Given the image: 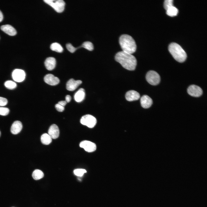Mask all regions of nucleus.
<instances>
[{
    "label": "nucleus",
    "instance_id": "29",
    "mask_svg": "<svg viewBox=\"0 0 207 207\" xmlns=\"http://www.w3.org/2000/svg\"><path fill=\"white\" fill-rule=\"evenodd\" d=\"M7 100L6 98L0 97V106H5L7 104Z\"/></svg>",
    "mask_w": 207,
    "mask_h": 207
},
{
    "label": "nucleus",
    "instance_id": "12",
    "mask_svg": "<svg viewBox=\"0 0 207 207\" xmlns=\"http://www.w3.org/2000/svg\"><path fill=\"white\" fill-rule=\"evenodd\" d=\"M125 97L127 100L132 101L138 100L140 97V95L137 91L131 90L128 91L126 93Z\"/></svg>",
    "mask_w": 207,
    "mask_h": 207
},
{
    "label": "nucleus",
    "instance_id": "8",
    "mask_svg": "<svg viewBox=\"0 0 207 207\" xmlns=\"http://www.w3.org/2000/svg\"><path fill=\"white\" fill-rule=\"evenodd\" d=\"M187 92L190 95L196 97L200 96L203 93L202 89L195 85L190 86L187 89Z\"/></svg>",
    "mask_w": 207,
    "mask_h": 207
},
{
    "label": "nucleus",
    "instance_id": "25",
    "mask_svg": "<svg viewBox=\"0 0 207 207\" xmlns=\"http://www.w3.org/2000/svg\"><path fill=\"white\" fill-rule=\"evenodd\" d=\"M86 172V170L84 169H77L74 170V172L75 175L81 177Z\"/></svg>",
    "mask_w": 207,
    "mask_h": 207
},
{
    "label": "nucleus",
    "instance_id": "19",
    "mask_svg": "<svg viewBox=\"0 0 207 207\" xmlns=\"http://www.w3.org/2000/svg\"><path fill=\"white\" fill-rule=\"evenodd\" d=\"M41 140L42 143L45 145L49 144L52 141V138L48 134L46 133L43 134L41 136Z\"/></svg>",
    "mask_w": 207,
    "mask_h": 207
},
{
    "label": "nucleus",
    "instance_id": "24",
    "mask_svg": "<svg viewBox=\"0 0 207 207\" xmlns=\"http://www.w3.org/2000/svg\"><path fill=\"white\" fill-rule=\"evenodd\" d=\"M81 47H83L90 51H92L94 48L93 43L90 41L84 42Z\"/></svg>",
    "mask_w": 207,
    "mask_h": 207
},
{
    "label": "nucleus",
    "instance_id": "15",
    "mask_svg": "<svg viewBox=\"0 0 207 207\" xmlns=\"http://www.w3.org/2000/svg\"><path fill=\"white\" fill-rule=\"evenodd\" d=\"M1 29L5 33L10 36L15 35L17 33L15 29L10 25H3L1 26Z\"/></svg>",
    "mask_w": 207,
    "mask_h": 207
},
{
    "label": "nucleus",
    "instance_id": "31",
    "mask_svg": "<svg viewBox=\"0 0 207 207\" xmlns=\"http://www.w3.org/2000/svg\"><path fill=\"white\" fill-rule=\"evenodd\" d=\"M67 102L65 101H59L57 103L64 107L67 104Z\"/></svg>",
    "mask_w": 207,
    "mask_h": 207
},
{
    "label": "nucleus",
    "instance_id": "17",
    "mask_svg": "<svg viewBox=\"0 0 207 207\" xmlns=\"http://www.w3.org/2000/svg\"><path fill=\"white\" fill-rule=\"evenodd\" d=\"M56 63L55 59L52 57H47L44 63L46 68L49 70H51L55 68Z\"/></svg>",
    "mask_w": 207,
    "mask_h": 207
},
{
    "label": "nucleus",
    "instance_id": "22",
    "mask_svg": "<svg viewBox=\"0 0 207 207\" xmlns=\"http://www.w3.org/2000/svg\"><path fill=\"white\" fill-rule=\"evenodd\" d=\"M32 176L34 180H38L41 179L43 177L44 174L41 170L36 169L33 172Z\"/></svg>",
    "mask_w": 207,
    "mask_h": 207
},
{
    "label": "nucleus",
    "instance_id": "27",
    "mask_svg": "<svg viewBox=\"0 0 207 207\" xmlns=\"http://www.w3.org/2000/svg\"><path fill=\"white\" fill-rule=\"evenodd\" d=\"M9 110L7 108L0 107V115L2 116H6L9 113Z\"/></svg>",
    "mask_w": 207,
    "mask_h": 207
},
{
    "label": "nucleus",
    "instance_id": "2",
    "mask_svg": "<svg viewBox=\"0 0 207 207\" xmlns=\"http://www.w3.org/2000/svg\"><path fill=\"white\" fill-rule=\"evenodd\" d=\"M119 42L122 51L132 54L136 51L137 46L132 37L127 34H123L120 37Z\"/></svg>",
    "mask_w": 207,
    "mask_h": 207
},
{
    "label": "nucleus",
    "instance_id": "5",
    "mask_svg": "<svg viewBox=\"0 0 207 207\" xmlns=\"http://www.w3.org/2000/svg\"><path fill=\"white\" fill-rule=\"evenodd\" d=\"M146 79L149 84L153 85L158 84L160 80L159 75L153 70H150L147 72L146 75Z\"/></svg>",
    "mask_w": 207,
    "mask_h": 207
},
{
    "label": "nucleus",
    "instance_id": "1",
    "mask_svg": "<svg viewBox=\"0 0 207 207\" xmlns=\"http://www.w3.org/2000/svg\"><path fill=\"white\" fill-rule=\"evenodd\" d=\"M116 60L124 68L130 70H134L137 65V60L131 54L123 51L117 53L115 56Z\"/></svg>",
    "mask_w": 207,
    "mask_h": 207
},
{
    "label": "nucleus",
    "instance_id": "33",
    "mask_svg": "<svg viewBox=\"0 0 207 207\" xmlns=\"http://www.w3.org/2000/svg\"><path fill=\"white\" fill-rule=\"evenodd\" d=\"M3 19V16L0 10V22H1Z\"/></svg>",
    "mask_w": 207,
    "mask_h": 207
},
{
    "label": "nucleus",
    "instance_id": "18",
    "mask_svg": "<svg viewBox=\"0 0 207 207\" xmlns=\"http://www.w3.org/2000/svg\"><path fill=\"white\" fill-rule=\"evenodd\" d=\"M85 97V90L83 88H81L75 93L74 96V98L76 102H80L84 99Z\"/></svg>",
    "mask_w": 207,
    "mask_h": 207
},
{
    "label": "nucleus",
    "instance_id": "32",
    "mask_svg": "<svg viewBox=\"0 0 207 207\" xmlns=\"http://www.w3.org/2000/svg\"><path fill=\"white\" fill-rule=\"evenodd\" d=\"M71 99V97L70 95H66L65 97V101L67 102V103H69L70 102Z\"/></svg>",
    "mask_w": 207,
    "mask_h": 207
},
{
    "label": "nucleus",
    "instance_id": "10",
    "mask_svg": "<svg viewBox=\"0 0 207 207\" xmlns=\"http://www.w3.org/2000/svg\"><path fill=\"white\" fill-rule=\"evenodd\" d=\"M44 80L46 83L52 86L56 85L60 82V80L58 78L50 74H46L45 76Z\"/></svg>",
    "mask_w": 207,
    "mask_h": 207
},
{
    "label": "nucleus",
    "instance_id": "28",
    "mask_svg": "<svg viewBox=\"0 0 207 207\" xmlns=\"http://www.w3.org/2000/svg\"><path fill=\"white\" fill-rule=\"evenodd\" d=\"M66 47L68 51L72 53L74 52L77 49L74 47L71 44L69 43L66 45Z\"/></svg>",
    "mask_w": 207,
    "mask_h": 207
},
{
    "label": "nucleus",
    "instance_id": "16",
    "mask_svg": "<svg viewBox=\"0 0 207 207\" xmlns=\"http://www.w3.org/2000/svg\"><path fill=\"white\" fill-rule=\"evenodd\" d=\"M22 128V125L21 122L19 121H16L12 124L11 128L12 133L16 135L19 133Z\"/></svg>",
    "mask_w": 207,
    "mask_h": 207
},
{
    "label": "nucleus",
    "instance_id": "34",
    "mask_svg": "<svg viewBox=\"0 0 207 207\" xmlns=\"http://www.w3.org/2000/svg\"><path fill=\"white\" fill-rule=\"evenodd\" d=\"M1 132H0V136H1Z\"/></svg>",
    "mask_w": 207,
    "mask_h": 207
},
{
    "label": "nucleus",
    "instance_id": "6",
    "mask_svg": "<svg viewBox=\"0 0 207 207\" xmlns=\"http://www.w3.org/2000/svg\"><path fill=\"white\" fill-rule=\"evenodd\" d=\"M80 122L82 124L89 128H93L97 123V120L93 116L90 114H86L81 117Z\"/></svg>",
    "mask_w": 207,
    "mask_h": 207
},
{
    "label": "nucleus",
    "instance_id": "7",
    "mask_svg": "<svg viewBox=\"0 0 207 207\" xmlns=\"http://www.w3.org/2000/svg\"><path fill=\"white\" fill-rule=\"evenodd\" d=\"M25 76V72L21 69H15L12 72V76L13 79L18 82H20L24 81Z\"/></svg>",
    "mask_w": 207,
    "mask_h": 207
},
{
    "label": "nucleus",
    "instance_id": "14",
    "mask_svg": "<svg viewBox=\"0 0 207 207\" xmlns=\"http://www.w3.org/2000/svg\"><path fill=\"white\" fill-rule=\"evenodd\" d=\"M153 101L152 99L146 95H143L141 98L140 103L142 107L144 108H148L152 105Z\"/></svg>",
    "mask_w": 207,
    "mask_h": 207
},
{
    "label": "nucleus",
    "instance_id": "30",
    "mask_svg": "<svg viewBox=\"0 0 207 207\" xmlns=\"http://www.w3.org/2000/svg\"><path fill=\"white\" fill-rule=\"evenodd\" d=\"M56 110L60 112H62L64 110V107L60 105L58 103L56 104L55 106Z\"/></svg>",
    "mask_w": 207,
    "mask_h": 207
},
{
    "label": "nucleus",
    "instance_id": "20",
    "mask_svg": "<svg viewBox=\"0 0 207 207\" xmlns=\"http://www.w3.org/2000/svg\"><path fill=\"white\" fill-rule=\"evenodd\" d=\"M166 11L167 14L171 17L177 16L178 12V9L173 6L168 8Z\"/></svg>",
    "mask_w": 207,
    "mask_h": 207
},
{
    "label": "nucleus",
    "instance_id": "13",
    "mask_svg": "<svg viewBox=\"0 0 207 207\" xmlns=\"http://www.w3.org/2000/svg\"><path fill=\"white\" fill-rule=\"evenodd\" d=\"M48 134L52 139L57 138L60 134L59 129L55 124H53L50 127L48 131Z\"/></svg>",
    "mask_w": 207,
    "mask_h": 207
},
{
    "label": "nucleus",
    "instance_id": "3",
    "mask_svg": "<svg viewBox=\"0 0 207 207\" xmlns=\"http://www.w3.org/2000/svg\"><path fill=\"white\" fill-rule=\"evenodd\" d=\"M168 50L173 58L179 62H183L186 60L187 54L181 47L175 43H170L168 47Z\"/></svg>",
    "mask_w": 207,
    "mask_h": 207
},
{
    "label": "nucleus",
    "instance_id": "21",
    "mask_svg": "<svg viewBox=\"0 0 207 207\" xmlns=\"http://www.w3.org/2000/svg\"><path fill=\"white\" fill-rule=\"evenodd\" d=\"M50 49L52 51L58 53L62 52L63 50V48L61 45L57 43H52L50 46Z\"/></svg>",
    "mask_w": 207,
    "mask_h": 207
},
{
    "label": "nucleus",
    "instance_id": "23",
    "mask_svg": "<svg viewBox=\"0 0 207 207\" xmlns=\"http://www.w3.org/2000/svg\"><path fill=\"white\" fill-rule=\"evenodd\" d=\"M5 86L8 89H13L16 88L17 86L16 83L11 80H7L4 83Z\"/></svg>",
    "mask_w": 207,
    "mask_h": 207
},
{
    "label": "nucleus",
    "instance_id": "11",
    "mask_svg": "<svg viewBox=\"0 0 207 207\" xmlns=\"http://www.w3.org/2000/svg\"><path fill=\"white\" fill-rule=\"evenodd\" d=\"M82 83L79 80H75L73 78L70 79L66 84V88L68 90L72 91L75 90Z\"/></svg>",
    "mask_w": 207,
    "mask_h": 207
},
{
    "label": "nucleus",
    "instance_id": "26",
    "mask_svg": "<svg viewBox=\"0 0 207 207\" xmlns=\"http://www.w3.org/2000/svg\"><path fill=\"white\" fill-rule=\"evenodd\" d=\"M173 1L172 0H166L164 2V7L166 10H167L170 7L173 6Z\"/></svg>",
    "mask_w": 207,
    "mask_h": 207
},
{
    "label": "nucleus",
    "instance_id": "4",
    "mask_svg": "<svg viewBox=\"0 0 207 207\" xmlns=\"http://www.w3.org/2000/svg\"><path fill=\"white\" fill-rule=\"evenodd\" d=\"M43 1L52 7L57 12L61 13L64 10L65 3L62 0H44Z\"/></svg>",
    "mask_w": 207,
    "mask_h": 207
},
{
    "label": "nucleus",
    "instance_id": "9",
    "mask_svg": "<svg viewBox=\"0 0 207 207\" xmlns=\"http://www.w3.org/2000/svg\"><path fill=\"white\" fill-rule=\"evenodd\" d=\"M80 146L83 148L85 150L89 152H92L95 151L96 149V144L90 141L84 140L80 142Z\"/></svg>",
    "mask_w": 207,
    "mask_h": 207
}]
</instances>
